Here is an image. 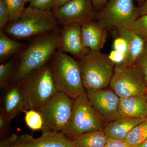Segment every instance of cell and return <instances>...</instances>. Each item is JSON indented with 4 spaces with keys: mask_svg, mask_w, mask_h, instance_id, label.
Here are the masks:
<instances>
[{
    "mask_svg": "<svg viewBox=\"0 0 147 147\" xmlns=\"http://www.w3.org/2000/svg\"><path fill=\"white\" fill-rule=\"evenodd\" d=\"M60 32L58 30L31 40L22 50L11 84L21 82L49 63L59 48Z\"/></svg>",
    "mask_w": 147,
    "mask_h": 147,
    "instance_id": "1",
    "label": "cell"
},
{
    "mask_svg": "<svg viewBox=\"0 0 147 147\" xmlns=\"http://www.w3.org/2000/svg\"><path fill=\"white\" fill-rule=\"evenodd\" d=\"M59 25L52 11L40 10L29 6L19 19L7 25L3 31L13 38L32 39L59 30Z\"/></svg>",
    "mask_w": 147,
    "mask_h": 147,
    "instance_id": "2",
    "label": "cell"
},
{
    "mask_svg": "<svg viewBox=\"0 0 147 147\" xmlns=\"http://www.w3.org/2000/svg\"><path fill=\"white\" fill-rule=\"evenodd\" d=\"M49 64L58 91L74 99L86 92L78 61L58 49Z\"/></svg>",
    "mask_w": 147,
    "mask_h": 147,
    "instance_id": "3",
    "label": "cell"
},
{
    "mask_svg": "<svg viewBox=\"0 0 147 147\" xmlns=\"http://www.w3.org/2000/svg\"><path fill=\"white\" fill-rule=\"evenodd\" d=\"M78 61L86 92L106 88L110 86L115 65L108 55L90 50Z\"/></svg>",
    "mask_w": 147,
    "mask_h": 147,
    "instance_id": "4",
    "label": "cell"
},
{
    "mask_svg": "<svg viewBox=\"0 0 147 147\" xmlns=\"http://www.w3.org/2000/svg\"><path fill=\"white\" fill-rule=\"evenodd\" d=\"M18 84L29 109L39 110L57 93L49 63Z\"/></svg>",
    "mask_w": 147,
    "mask_h": 147,
    "instance_id": "5",
    "label": "cell"
},
{
    "mask_svg": "<svg viewBox=\"0 0 147 147\" xmlns=\"http://www.w3.org/2000/svg\"><path fill=\"white\" fill-rule=\"evenodd\" d=\"M103 123L92 107L85 92L74 99L71 118L62 133L71 140L81 134L103 130Z\"/></svg>",
    "mask_w": 147,
    "mask_h": 147,
    "instance_id": "6",
    "label": "cell"
},
{
    "mask_svg": "<svg viewBox=\"0 0 147 147\" xmlns=\"http://www.w3.org/2000/svg\"><path fill=\"white\" fill-rule=\"evenodd\" d=\"M74 99L58 91L44 106L38 111L43 121L42 132L62 133L68 125L72 114Z\"/></svg>",
    "mask_w": 147,
    "mask_h": 147,
    "instance_id": "7",
    "label": "cell"
},
{
    "mask_svg": "<svg viewBox=\"0 0 147 147\" xmlns=\"http://www.w3.org/2000/svg\"><path fill=\"white\" fill-rule=\"evenodd\" d=\"M110 87L120 98L145 95L147 85L143 72L136 65H115Z\"/></svg>",
    "mask_w": 147,
    "mask_h": 147,
    "instance_id": "8",
    "label": "cell"
},
{
    "mask_svg": "<svg viewBox=\"0 0 147 147\" xmlns=\"http://www.w3.org/2000/svg\"><path fill=\"white\" fill-rule=\"evenodd\" d=\"M138 18L134 0H109L98 12L97 21L107 29H129Z\"/></svg>",
    "mask_w": 147,
    "mask_h": 147,
    "instance_id": "9",
    "label": "cell"
},
{
    "mask_svg": "<svg viewBox=\"0 0 147 147\" xmlns=\"http://www.w3.org/2000/svg\"><path fill=\"white\" fill-rule=\"evenodd\" d=\"M53 12L59 25L62 26L69 24L82 25L97 21L98 11L92 0H71Z\"/></svg>",
    "mask_w": 147,
    "mask_h": 147,
    "instance_id": "10",
    "label": "cell"
},
{
    "mask_svg": "<svg viewBox=\"0 0 147 147\" xmlns=\"http://www.w3.org/2000/svg\"><path fill=\"white\" fill-rule=\"evenodd\" d=\"M86 92L92 107L103 122L108 123L119 117L120 97L113 90L106 88Z\"/></svg>",
    "mask_w": 147,
    "mask_h": 147,
    "instance_id": "11",
    "label": "cell"
},
{
    "mask_svg": "<svg viewBox=\"0 0 147 147\" xmlns=\"http://www.w3.org/2000/svg\"><path fill=\"white\" fill-rule=\"evenodd\" d=\"M58 49L71 54L78 59L89 53L90 50L85 47L82 39L81 25L69 24L63 26Z\"/></svg>",
    "mask_w": 147,
    "mask_h": 147,
    "instance_id": "12",
    "label": "cell"
},
{
    "mask_svg": "<svg viewBox=\"0 0 147 147\" xmlns=\"http://www.w3.org/2000/svg\"><path fill=\"white\" fill-rule=\"evenodd\" d=\"M17 142L22 147H76L73 141L63 133L53 131L42 132L37 138L30 134H22Z\"/></svg>",
    "mask_w": 147,
    "mask_h": 147,
    "instance_id": "13",
    "label": "cell"
},
{
    "mask_svg": "<svg viewBox=\"0 0 147 147\" xmlns=\"http://www.w3.org/2000/svg\"><path fill=\"white\" fill-rule=\"evenodd\" d=\"M6 88L0 112L11 122L23 110L29 108L17 83L11 84Z\"/></svg>",
    "mask_w": 147,
    "mask_h": 147,
    "instance_id": "14",
    "label": "cell"
},
{
    "mask_svg": "<svg viewBox=\"0 0 147 147\" xmlns=\"http://www.w3.org/2000/svg\"><path fill=\"white\" fill-rule=\"evenodd\" d=\"M82 39L85 47L94 52L101 51L107 40V28L97 21L81 25Z\"/></svg>",
    "mask_w": 147,
    "mask_h": 147,
    "instance_id": "15",
    "label": "cell"
},
{
    "mask_svg": "<svg viewBox=\"0 0 147 147\" xmlns=\"http://www.w3.org/2000/svg\"><path fill=\"white\" fill-rule=\"evenodd\" d=\"M118 114L119 117L146 119L147 101L146 94L135 95L120 98Z\"/></svg>",
    "mask_w": 147,
    "mask_h": 147,
    "instance_id": "16",
    "label": "cell"
},
{
    "mask_svg": "<svg viewBox=\"0 0 147 147\" xmlns=\"http://www.w3.org/2000/svg\"><path fill=\"white\" fill-rule=\"evenodd\" d=\"M146 120L145 118L119 117L108 123L103 131L108 139L125 140L132 129Z\"/></svg>",
    "mask_w": 147,
    "mask_h": 147,
    "instance_id": "17",
    "label": "cell"
},
{
    "mask_svg": "<svg viewBox=\"0 0 147 147\" xmlns=\"http://www.w3.org/2000/svg\"><path fill=\"white\" fill-rule=\"evenodd\" d=\"M117 30L119 36L126 40L128 45V52L123 64L128 65H134L144 50L145 41L140 36L129 29L119 28Z\"/></svg>",
    "mask_w": 147,
    "mask_h": 147,
    "instance_id": "18",
    "label": "cell"
},
{
    "mask_svg": "<svg viewBox=\"0 0 147 147\" xmlns=\"http://www.w3.org/2000/svg\"><path fill=\"white\" fill-rule=\"evenodd\" d=\"M108 139L103 129L81 134L71 140L76 147H104Z\"/></svg>",
    "mask_w": 147,
    "mask_h": 147,
    "instance_id": "19",
    "label": "cell"
},
{
    "mask_svg": "<svg viewBox=\"0 0 147 147\" xmlns=\"http://www.w3.org/2000/svg\"><path fill=\"white\" fill-rule=\"evenodd\" d=\"M26 45L7 36L3 30H0V61L7 59L14 54L24 50Z\"/></svg>",
    "mask_w": 147,
    "mask_h": 147,
    "instance_id": "20",
    "label": "cell"
},
{
    "mask_svg": "<svg viewBox=\"0 0 147 147\" xmlns=\"http://www.w3.org/2000/svg\"><path fill=\"white\" fill-rule=\"evenodd\" d=\"M147 139V121L139 124L131 129L125 141L133 147H137Z\"/></svg>",
    "mask_w": 147,
    "mask_h": 147,
    "instance_id": "21",
    "label": "cell"
},
{
    "mask_svg": "<svg viewBox=\"0 0 147 147\" xmlns=\"http://www.w3.org/2000/svg\"><path fill=\"white\" fill-rule=\"evenodd\" d=\"M24 121L28 128L32 131L42 130L43 121L42 115L39 111L34 109L24 110Z\"/></svg>",
    "mask_w": 147,
    "mask_h": 147,
    "instance_id": "22",
    "label": "cell"
},
{
    "mask_svg": "<svg viewBox=\"0 0 147 147\" xmlns=\"http://www.w3.org/2000/svg\"><path fill=\"white\" fill-rule=\"evenodd\" d=\"M15 62L13 60L2 63L0 65V88L3 90L8 86L16 72Z\"/></svg>",
    "mask_w": 147,
    "mask_h": 147,
    "instance_id": "23",
    "label": "cell"
},
{
    "mask_svg": "<svg viewBox=\"0 0 147 147\" xmlns=\"http://www.w3.org/2000/svg\"><path fill=\"white\" fill-rule=\"evenodd\" d=\"M10 11L11 23L15 22L21 17L26 8L24 0H5Z\"/></svg>",
    "mask_w": 147,
    "mask_h": 147,
    "instance_id": "24",
    "label": "cell"
},
{
    "mask_svg": "<svg viewBox=\"0 0 147 147\" xmlns=\"http://www.w3.org/2000/svg\"><path fill=\"white\" fill-rule=\"evenodd\" d=\"M128 29L139 35L147 42V15L139 17Z\"/></svg>",
    "mask_w": 147,
    "mask_h": 147,
    "instance_id": "25",
    "label": "cell"
},
{
    "mask_svg": "<svg viewBox=\"0 0 147 147\" xmlns=\"http://www.w3.org/2000/svg\"><path fill=\"white\" fill-rule=\"evenodd\" d=\"M10 20V11L5 0H0V30L4 28Z\"/></svg>",
    "mask_w": 147,
    "mask_h": 147,
    "instance_id": "26",
    "label": "cell"
},
{
    "mask_svg": "<svg viewBox=\"0 0 147 147\" xmlns=\"http://www.w3.org/2000/svg\"><path fill=\"white\" fill-rule=\"evenodd\" d=\"M135 65L142 70L147 85V42L145 41L144 47L142 53L135 62Z\"/></svg>",
    "mask_w": 147,
    "mask_h": 147,
    "instance_id": "27",
    "label": "cell"
},
{
    "mask_svg": "<svg viewBox=\"0 0 147 147\" xmlns=\"http://www.w3.org/2000/svg\"><path fill=\"white\" fill-rule=\"evenodd\" d=\"M54 0H30V6L42 11H52Z\"/></svg>",
    "mask_w": 147,
    "mask_h": 147,
    "instance_id": "28",
    "label": "cell"
},
{
    "mask_svg": "<svg viewBox=\"0 0 147 147\" xmlns=\"http://www.w3.org/2000/svg\"><path fill=\"white\" fill-rule=\"evenodd\" d=\"M113 45V50L123 53L126 57L128 52V45L126 40L124 38L120 36L117 37L114 40Z\"/></svg>",
    "mask_w": 147,
    "mask_h": 147,
    "instance_id": "29",
    "label": "cell"
},
{
    "mask_svg": "<svg viewBox=\"0 0 147 147\" xmlns=\"http://www.w3.org/2000/svg\"><path fill=\"white\" fill-rule=\"evenodd\" d=\"M10 122L2 113L0 112V134L2 139L7 137V134L10 128Z\"/></svg>",
    "mask_w": 147,
    "mask_h": 147,
    "instance_id": "30",
    "label": "cell"
},
{
    "mask_svg": "<svg viewBox=\"0 0 147 147\" xmlns=\"http://www.w3.org/2000/svg\"><path fill=\"white\" fill-rule=\"evenodd\" d=\"M108 57L110 60L115 65L123 63L125 61L126 55L123 53L113 50L108 55Z\"/></svg>",
    "mask_w": 147,
    "mask_h": 147,
    "instance_id": "31",
    "label": "cell"
},
{
    "mask_svg": "<svg viewBox=\"0 0 147 147\" xmlns=\"http://www.w3.org/2000/svg\"><path fill=\"white\" fill-rule=\"evenodd\" d=\"M18 138L17 134H12L9 137L1 139L0 147H11L14 143L17 142Z\"/></svg>",
    "mask_w": 147,
    "mask_h": 147,
    "instance_id": "32",
    "label": "cell"
},
{
    "mask_svg": "<svg viewBox=\"0 0 147 147\" xmlns=\"http://www.w3.org/2000/svg\"><path fill=\"white\" fill-rule=\"evenodd\" d=\"M104 147H133L125 140H115L108 139Z\"/></svg>",
    "mask_w": 147,
    "mask_h": 147,
    "instance_id": "33",
    "label": "cell"
},
{
    "mask_svg": "<svg viewBox=\"0 0 147 147\" xmlns=\"http://www.w3.org/2000/svg\"><path fill=\"white\" fill-rule=\"evenodd\" d=\"M138 18L147 15V0H144L139 6L137 7Z\"/></svg>",
    "mask_w": 147,
    "mask_h": 147,
    "instance_id": "34",
    "label": "cell"
},
{
    "mask_svg": "<svg viewBox=\"0 0 147 147\" xmlns=\"http://www.w3.org/2000/svg\"><path fill=\"white\" fill-rule=\"evenodd\" d=\"M109 1V0H92L95 9L98 12L101 10V9Z\"/></svg>",
    "mask_w": 147,
    "mask_h": 147,
    "instance_id": "35",
    "label": "cell"
},
{
    "mask_svg": "<svg viewBox=\"0 0 147 147\" xmlns=\"http://www.w3.org/2000/svg\"><path fill=\"white\" fill-rule=\"evenodd\" d=\"M71 1V0H54L52 11H54L60 8Z\"/></svg>",
    "mask_w": 147,
    "mask_h": 147,
    "instance_id": "36",
    "label": "cell"
},
{
    "mask_svg": "<svg viewBox=\"0 0 147 147\" xmlns=\"http://www.w3.org/2000/svg\"><path fill=\"white\" fill-rule=\"evenodd\" d=\"M137 147H147V139Z\"/></svg>",
    "mask_w": 147,
    "mask_h": 147,
    "instance_id": "37",
    "label": "cell"
},
{
    "mask_svg": "<svg viewBox=\"0 0 147 147\" xmlns=\"http://www.w3.org/2000/svg\"><path fill=\"white\" fill-rule=\"evenodd\" d=\"M144 0H136V3L137 5V7L139 6L143 3Z\"/></svg>",
    "mask_w": 147,
    "mask_h": 147,
    "instance_id": "38",
    "label": "cell"
},
{
    "mask_svg": "<svg viewBox=\"0 0 147 147\" xmlns=\"http://www.w3.org/2000/svg\"><path fill=\"white\" fill-rule=\"evenodd\" d=\"M17 142H15V143H14V144H13L12 145L11 147H21V146H20L19 145H18V144H17Z\"/></svg>",
    "mask_w": 147,
    "mask_h": 147,
    "instance_id": "39",
    "label": "cell"
},
{
    "mask_svg": "<svg viewBox=\"0 0 147 147\" xmlns=\"http://www.w3.org/2000/svg\"><path fill=\"white\" fill-rule=\"evenodd\" d=\"M30 1V0H24V1H25V3H26L29 2V1Z\"/></svg>",
    "mask_w": 147,
    "mask_h": 147,
    "instance_id": "40",
    "label": "cell"
},
{
    "mask_svg": "<svg viewBox=\"0 0 147 147\" xmlns=\"http://www.w3.org/2000/svg\"><path fill=\"white\" fill-rule=\"evenodd\" d=\"M146 98L147 101V91L146 92ZM146 121H147V117L146 118Z\"/></svg>",
    "mask_w": 147,
    "mask_h": 147,
    "instance_id": "41",
    "label": "cell"
}]
</instances>
